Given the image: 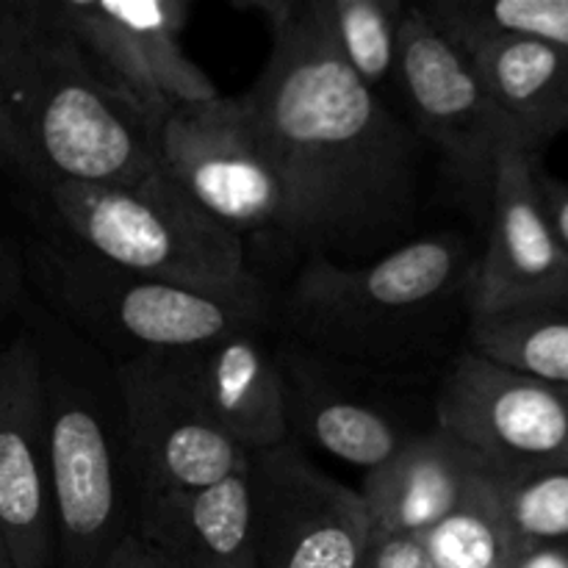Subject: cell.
Masks as SVG:
<instances>
[{"mask_svg": "<svg viewBox=\"0 0 568 568\" xmlns=\"http://www.w3.org/2000/svg\"><path fill=\"white\" fill-rule=\"evenodd\" d=\"M272 37L244 92L286 192L283 247L366 264L410 242L425 142L338 55L320 0H239Z\"/></svg>", "mask_w": 568, "mask_h": 568, "instance_id": "obj_1", "label": "cell"}, {"mask_svg": "<svg viewBox=\"0 0 568 568\" xmlns=\"http://www.w3.org/2000/svg\"><path fill=\"white\" fill-rule=\"evenodd\" d=\"M477 258L460 231L416 236L366 264L305 258L277 305V333L344 364L442 381L466 349Z\"/></svg>", "mask_w": 568, "mask_h": 568, "instance_id": "obj_2", "label": "cell"}, {"mask_svg": "<svg viewBox=\"0 0 568 568\" xmlns=\"http://www.w3.org/2000/svg\"><path fill=\"white\" fill-rule=\"evenodd\" d=\"M0 92L44 181L136 186L155 131L100 78L50 0H0Z\"/></svg>", "mask_w": 568, "mask_h": 568, "instance_id": "obj_3", "label": "cell"}, {"mask_svg": "<svg viewBox=\"0 0 568 568\" xmlns=\"http://www.w3.org/2000/svg\"><path fill=\"white\" fill-rule=\"evenodd\" d=\"M42 361L59 568H105L136 530L139 486L116 369L37 297L20 316Z\"/></svg>", "mask_w": 568, "mask_h": 568, "instance_id": "obj_4", "label": "cell"}, {"mask_svg": "<svg viewBox=\"0 0 568 568\" xmlns=\"http://www.w3.org/2000/svg\"><path fill=\"white\" fill-rule=\"evenodd\" d=\"M31 294L111 364L203 347L242 327L277 325L264 283L197 288L128 272L53 227L22 244Z\"/></svg>", "mask_w": 568, "mask_h": 568, "instance_id": "obj_5", "label": "cell"}, {"mask_svg": "<svg viewBox=\"0 0 568 568\" xmlns=\"http://www.w3.org/2000/svg\"><path fill=\"white\" fill-rule=\"evenodd\" d=\"M31 194L48 227L128 272L197 288L255 281L247 242L200 209L164 170L136 186L48 178Z\"/></svg>", "mask_w": 568, "mask_h": 568, "instance_id": "obj_6", "label": "cell"}, {"mask_svg": "<svg viewBox=\"0 0 568 568\" xmlns=\"http://www.w3.org/2000/svg\"><path fill=\"white\" fill-rule=\"evenodd\" d=\"M277 361L286 381L288 436L303 449H322L366 475L436 427V410H419L422 377L344 364L283 333Z\"/></svg>", "mask_w": 568, "mask_h": 568, "instance_id": "obj_7", "label": "cell"}, {"mask_svg": "<svg viewBox=\"0 0 568 568\" xmlns=\"http://www.w3.org/2000/svg\"><path fill=\"white\" fill-rule=\"evenodd\" d=\"M155 153L161 170L227 231L283 247L286 192L244 94L178 105L155 128Z\"/></svg>", "mask_w": 568, "mask_h": 568, "instance_id": "obj_8", "label": "cell"}, {"mask_svg": "<svg viewBox=\"0 0 568 568\" xmlns=\"http://www.w3.org/2000/svg\"><path fill=\"white\" fill-rule=\"evenodd\" d=\"M125 410L139 503L203 491L250 469L244 453L214 419L194 377L189 349L114 364Z\"/></svg>", "mask_w": 568, "mask_h": 568, "instance_id": "obj_9", "label": "cell"}, {"mask_svg": "<svg viewBox=\"0 0 568 568\" xmlns=\"http://www.w3.org/2000/svg\"><path fill=\"white\" fill-rule=\"evenodd\" d=\"M50 6L111 92L153 131L178 105L220 98L181 44L192 17L189 0H50Z\"/></svg>", "mask_w": 568, "mask_h": 568, "instance_id": "obj_10", "label": "cell"}, {"mask_svg": "<svg viewBox=\"0 0 568 568\" xmlns=\"http://www.w3.org/2000/svg\"><path fill=\"white\" fill-rule=\"evenodd\" d=\"M436 425L503 477L568 471V388L471 349L438 381Z\"/></svg>", "mask_w": 568, "mask_h": 568, "instance_id": "obj_11", "label": "cell"}, {"mask_svg": "<svg viewBox=\"0 0 568 568\" xmlns=\"http://www.w3.org/2000/svg\"><path fill=\"white\" fill-rule=\"evenodd\" d=\"M397 89L414 116V131L436 150L455 186L488 209L508 139L466 50L422 3H410L405 17Z\"/></svg>", "mask_w": 568, "mask_h": 568, "instance_id": "obj_12", "label": "cell"}, {"mask_svg": "<svg viewBox=\"0 0 568 568\" xmlns=\"http://www.w3.org/2000/svg\"><path fill=\"white\" fill-rule=\"evenodd\" d=\"M261 568H361L372 521L358 488L344 486L297 442L250 455Z\"/></svg>", "mask_w": 568, "mask_h": 568, "instance_id": "obj_13", "label": "cell"}, {"mask_svg": "<svg viewBox=\"0 0 568 568\" xmlns=\"http://www.w3.org/2000/svg\"><path fill=\"white\" fill-rule=\"evenodd\" d=\"M0 536L17 568L55 564V505L42 361L20 320L0 344Z\"/></svg>", "mask_w": 568, "mask_h": 568, "instance_id": "obj_14", "label": "cell"}, {"mask_svg": "<svg viewBox=\"0 0 568 568\" xmlns=\"http://www.w3.org/2000/svg\"><path fill=\"white\" fill-rule=\"evenodd\" d=\"M536 159L519 150H505L499 159L471 320L568 300V258L538 197Z\"/></svg>", "mask_w": 568, "mask_h": 568, "instance_id": "obj_15", "label": "cell"}, {"mask_svg": "<svg viewBox=\"0 0 568 568\" xmlns=\"http://www.w3.org/2000/svg\"><path fill=\"white\" fill-rule=\"evenodd\" d=\"M272 327H242L189 349L205 405L227 436L250 455L270 453L288 436L286 381Z\"/></svg>", "mask_w": 568, "mask_h": 568, "instance_id": "obj_16", "label": "cell"}, {"mask_svg": "<svg viewBox=\"0 0 568 568\" xmlns=\"http://www.w3.org/2000/svg\"><path fill=\"white\" fill-rule=\"evenodd\" d=\"M449 39L475 64L510 150L541 159L549 142L568 133L566 50L505 33H464Z\"/></svg>", "mask_w": 568, "mask_h": 568, "instance_id": "obj_17", "label": "cell"}, {"mask_svg": "<svg viewBox=\"0 0 568 568\" xmlns=\"http://www.w3.org/2000/svg\"><path fill=\"white\" fill-rule=\"evenodd\" d=\"M483 469L488 466L444 427L422 433L364 475L358 491L372 521V541L425 536L466 497Z\"/></svg>", "mask_w": 568, "mask_h": 568, "instance_id": "obj_18", "label": "cell"}, {"mask_svg": "<svg viewBox=\"0 0 568 568\" xmlns=\"http://www.w3.org/2000/svg\"><path fill=\"white\" fill-rule=\"evenodd\" d=\"M133 532L183 568H261L250 469L203 491L144 499Z\"/></svg>", "mask_w": 568, "mask_h": 568, "instance_id": "obj_19", "label": "cell"}, {"mask_svg": "<svg viewBox=\"0 0 568 568\" xmlns=\"http://www.w3.org/2000/svg\"><path fill=\"white\" fill-rule=\"evenodd\" d=\"M419 538L436 568H514L527 547L510 519L505 480L491 469H483L466 497Z\"/></svg>", "mask_w": 568, "mask_h": 568, "instance_id": "obj_20", "label": "cell"}, {"mask_svg": "<svg viewBox=\"0 0 568 568\" xmlns=\"http://www.w3.org/2000/svg\"><path fill=\"white\" fill-rule=\"evenodd\" d=\"M466 349L521 375L568 388V300L475 316Z\"/></svg>", "mask_w": 568, "mask_h": 568, "instance_id": "obj_21", "label": "cell"}, {"mask_svg": "<svg viewBox=\"0 0 568 568\" xmlns=\"http://www.w3.org/2000/svg\"><path fill=\"white\" fill-rule=\"evenodd\" d=\"M408 0H320L338 55L377 94L397 83Z\"/></svg>", "mask_w": 568, "mask_h": 568, "instance_id": "obj_22", "label": "cell"}, {"mask_svg": "<svg viewBox=\"0 0 568 568\" xmlns=\"http://www.w3.org/2000/svg\"><path fill=\"white\" fill-rule=\"evenodd\" d=\"M422 6L449 37L505 33L568 53V0H433Z\"/></svg>", "mask_w": 568, "mask_h": 568, "instance_id": "obj_23", "label": "cell"}, {"mask_svg": "<svg viewBox=\"0 0 568 568\" xmlns=\"http://www.w3.org/2000/svg\"><path fill=\"white\" fill-rule=\"evenodd\" d=\"M503 480L510 519L527 544L568 541V471Z\"/></svg>", "mask_w": 568, "mask_h": 568, "instance_id": "obj_24", "label": "cell"}, {"mask_svg": "<svg viewBox=\"0 0 568 568\" xmlns=\"http://www.w3.org/2000/svg\"><path fill=\"white\" fill-rule=\"evenodd\" d=\"M31 297L22 247H14L9 239L0 236V344L9 327L20 325V316Z\"/></svg>", "mask_w": 568, "mask_h": 568, "instance_id": "obj_25", "label": "cell"}, {"mask_svg": "<svg viewBox=\"0 0 568 568\" xmlns=\"http://www.w3.org/2000/svg\"><path fill=\"white\" fill-rule=\"evenodd\" d=\"M0 172L20 181L28 192L44 181L42 166H39L37 155L31 153L26 136L17 128L14 116H11L9 105H6L3 92H0Z\"/></svg>", "mask_w": 568, "mask_h": 568, "instance_id": "obj_26", "label": "cell"}, {"mask_svg": "<svg viewBox=\"0 0 568 568\" xmlns=\"http://www.w3.org/2000/svg\"><path fill=\"white\" fill-rule=\"evenodd\" d=\"M361 568H436L422 538L394 536L375 538Z\"/></svg>", "mask_w": 568, "mask_h": 568, "instance_id": "obj_27", "label": "cell"}, {"mask_svg": "<svg viewBox=\"0 0 568 568\" xmlns=\"http://www.w3.org/2000/svg\"><path fill=\"white\" fill-rule=\"evenodd\" d=\"M536 186L544 211L549 216V225H552L555 236H558L560 247H564L568 258V183L560 181L558 175H552L541 164V159H536Z\"/></svg>", "mask_w": 568, "mask_h": 568, "instance_id": "obj_28", "label": "cell"}, {"mask_svg": "<svg viewBox=\"0 0 568 568\" xmlns=\"http://www.w3.org/2000/svg\"><path fill=\"white\" fill-rule=\"evenodd\" d=\"M105 568H183L166 552H161L155 544H150L148 538H142L139 532H131L120 547L111 555L109 566Z\"/></svg>", "mask_w": 568, "mask_h": 568, "instance_id": "obj_29", "label": "cell"}, {"mask_svg": "<svg viewBox=\"0 0 568 568\" xmlns=\"http://www.w3.org/2000/svg\"><path fill=\"white\" fill-rule=\"evenodd\" d=\"M514 568H568V541L527 544Z\"/></svg>", "mask_w": 568, "mask_h": 568, "instance_id": "obj_30", "label": "cell"}, {"mask_svg": "<svg viewBox=\"0 0 568 568\" xmlns=\"http://www.w3.org/2000/svg\"><path fill=\"white\" fill-rule=\"evenodd\" d=\"M0 568H17V566H14V560H11L9 547H6L3 536H0Z\"/></svg>", "mask_w": 568, "mask_h": 568, "instance_id": "obj_31", "label": "cell"}]
</instances>
